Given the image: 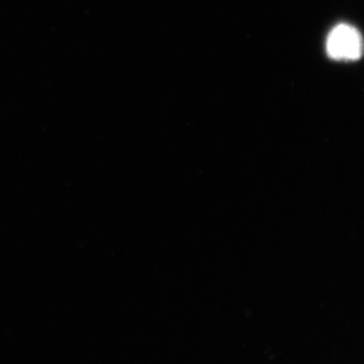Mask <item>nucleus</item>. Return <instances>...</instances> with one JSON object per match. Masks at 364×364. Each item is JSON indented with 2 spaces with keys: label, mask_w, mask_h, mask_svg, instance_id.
<instances>
[{
  "label": "nucleus",
  "mask_w": 364,
  "mask_h": 364,
  "mask_svg": "<svg viewBox=\"0 0 364 364\" xmlns=\"http://www.w3.org/2000/svg\"><path fill=\"white\" fill-rule=\"evenodd\" d=\"M363 50L361 33L349 24L337 25L326 38V53L331 60L354 62L361 58Z\"/></svg>",
  "instance_id": "f257e3e1"
}]
</instances>
